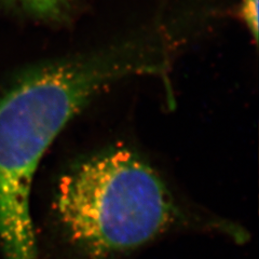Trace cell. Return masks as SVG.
<instances>
[{"label":"cell","instance_id":"obj_4","mask_svg":"<svg viewBox=\"0 0 259 259\" xmlns=\"http://www.w3.org/2000/svg\"><path fill=\"white\" fill-rule=\"evenodd\" d=\"M239 15L256 41L258 38V0H242Z\"/></svg>","mask_w":259,"mask_h":259},{"label":"cell","instance_id":"obj_3","mask_svg":"<svg viewBox=\"0 0 259 259\" xmlns=\"http://www.w3.org/2000/svg\"><path fill=\"white\" fill-rule=\"evenodd\" d=\"M18 5L35 15L56 18L68 8L70 0H4Z\"/></svg>","mask_w":259,"mask_h":259},{"label":"cell","instance_id":"obj_1","mask_svg":"<svg viewBox=\"0 0 259 259\" xmlns=\"http://www.w3.org/2000/svg\"><path fill=\"white\" fill-rule=\"evenodd\" d=\"M135 50L31 70L0 97V247L4 259H38L30 192L44 153L69 120L116 81L142 75Z\"/></svg>","mask_w":259,"mask_h":259},{"label":"cell","instance_id":"obj_2","mask_svg":"<svg viewBox=\"0 0 259 259\" xmlns=\"http://www.w3.org/2000/svg\"><path fill=\"white\" fill-rule=\"evenodd\" d=\"M54 209L67 239L95 259L128 252L191 223L155 169L121 147L89 158L64 175Z\"/></svg>","mask_w":259,"mask_h":259}]
</instances>
